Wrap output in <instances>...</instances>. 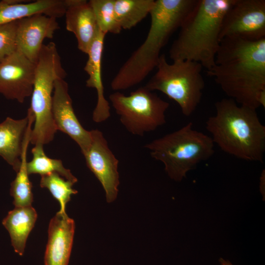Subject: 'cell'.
Here are the masks:
<instances>
[{
    "mask_svg": "<svg viewBox=\"0 0 265 265\" xmlns=\"http://www.w3.org/2000/svg\"><path fill=\"white\" fill-rule=\"evenodd\" d=\"M156 68V73L144 86L164 94L177 103L184 115L191 116L201 101L205 85L201 64L190 60L169 63L165 54H161Z\"/></svg>",
    "mask_w": 265,
    "mask_h": 265,
    "instance_id": "52a82bcc",
    "label": "cell"
},
{
    "mask_svg": "<svg viewBox=\"0 0 265 265\" xmlns=\"http://www.w3.org/2000/svg\"><path fill=\"white\" fill-rule=\"evenodd\" d=\"M235 0H197L187 15L169 51L172 61L198 62L207 70L214 65L225 14Z\"/></svg>",
    "mask_w": 265,
    "mask_h": 265,
    "instance_id": "277c9868",
    "label": "cell"
},
{
    "mask_svg": "<svg viewBox=\"0 0 265 265\" xmlns=\"http://www.w3.org/2000/svg\"><path fill=\"white\" fill-rule=\"evenodd\" d=\"M66 27L74 34L78 48L87 54L99 28L91 6L85 0H65Z\"/></svg>",
    "mask_w": 265,
    "mask_h": 265,
    "instance_id": "9a60e30c",
    "label": "cell"
},
{
    "mask_svg": "<svg viewBox=\"0 0 265 265\" xmlns=\"http://www.w3.org/2000/svg\"><path fill=\"white\" fill-rule=\"evenodd\" d=\"M36 63L16 51L0 62V93L23 103L32 94Z\"/></svg>",
    "mask_w": 265,
    "mask_h": 265,
    "instance_id": "8fae6325",
    "label": "cell"
},
{
    "mask_svg": "<svg viewBox=\"0 0 265 265\" xmlns=\"http://www.w3.org/2000/svg\"><path fill=\"white\" fill-rule=\"evenodd\" d=\"M155 0H114L117 21L122 29H130L148 14Z\"/></svg>",
    "mask_w": 265,
    "mask_h": 265,
    "instance_id": "44dd1931",
    "label": "cell"
},
{
    "mask_svg": "<svg viewBox=\"0 0 265 265\" xmlns=\"http://www.w3.org/2000/svg\"><path fill=\"white\" fill-rule=\"evenodd\" d=\"M197 0H155L151 24L143 43L131 54L112 80L110 86L119 91L141 82L157 67L161 49L179 28Z\"/></svg>",
    "mask_w": 265,
    "mask_h": 265,
    "instance_id": "7a4b0ae2",
    "label": "cell"
},
{
    "mask_svg": "<svg viewBox=\"0 0 265 265\" xmlns=\"http://www.w3.org/2000/svg\"><path fill=\"white\" fill-rule=\"evenodd\" d=\"M30 1L18 3L12 0L0 1V25L18 21L38 13L56 19L65 15V0H37Z\"/></svg>",
    "mask_w": 265,
    "mask_h": 265,
    "instance_id": "ac0fdd59",
    "label": "cell"
},
{
    "mask_svg": "<svg viewBox=\"0 0 265 265\" xmlns=\"http://www.w3.org/2000/svg\"><path fill=\"white\" fill-rule=\"evenodd\" d=\"M144 147L153 159L163 164L168 176L178 182L214 153L211 136L195 130L191 122L152 140Z\"/></svg>",
    "mask_w": 265,
    "mask_h": 265,
    "instance_id": "5b68a950",
    "label": "cell"
},
{
    "mask_svg": "<svg viewBox=\"0 0 265 265\" xmlns=\"http://www.w3.org/2000/svg\"><path fill=\"white\" fill-rule=\"evenodd\" d=\"M31 126H30L27 130L24 142L20 168L15 179L11 184L10 193L13 198V204L15 207L30 206L33 202L32 184L26 167L27 150L30 140Z\"/></svg>",
    "mask_w": 265,
    "mask_h": 265,
    "instance_id": "ffe728a7",
    "label": "cell"
},
{
    "mask_svg": "<svg viewBox=\"0 0 265 265\" xmlns=\"http://www.w3.org/2000/svg\"><path fill=\"white\" fill-rule=\"evenodd\" d=\"M235 38L258 41L265 38V0H235L225 14L220 41Z\"/></svg>",
    "mask_w": 265,
    "mask_h": 265,
    "instance_id": "9c48e42d",
    "label": "cell"
},
{
    "mask_svg": "<svg viewBox=\"0 0 265 265\" xmlns=\"http://www.w3.org/2000/svg\"><path fill=\"white\" fill-rule=\"evenodd\" d=\"M33 157L27 162L26 167L29 175L38 174L41 176L56 172L64 179L75 184L77 179L71 171L64 167L60 159H52L45 153L43 145H36L31 149Z\"/></svg>",
    "mask_w": 265,
    "mask_h": 265,
    "instance_id": "7402d4cb",
    "label": "cell"
},
{
    "mask_svg": "<svg viewBox=\"0 0 265 265\" xmlns=\"http://www.w3.org/2000/svg\"><path fill=\"white\" fill-rule=\"evenodd\" d=\"M119 121L131 134L142 136L165 124L169 104L145 86L126 95L116 91L109 96Z\"/></svg>",
    "mask_w": 265,
    "mask_h": 265,
    "instance_id": "ba28073f",
    "label": "cell"
},
{
    "mask_svg": "<svg viewBox=\"0 0 265 265\" xmlns=\"http://www.w3.org/2000/svg\"><path fill=\"white\" fill-rule=\"evenodd\" d=\"M37 217L31 206L15 207L8 212L2 224L8 231L14 251L22 256L27 237L33 229Z\"/></svg>",
    "mask_w": 265,
    "mask_h": 265,
    "instance_id": "d6986e66",
    "label": "cell"
},
{
    "mask_svg": "<svg viewBox=\"0 0 265 265\" xmlns=\"http://www.w3.org/2000/svg\"><path fill=\"white\" fill-rule=\"evenodd\" d=\"M98 28L105 34H119L122 29L119 26L114 11V0H90Z\"/></svg>",
    "mask_w": 265,
    "mask_h": 265,
    "instance_id": "cb8c5ba5",
    "label": "cell"
},
{
    "mask_svg": "<svg viewBox=\"0 0 265 265\" xmlns=\"http://www.w3.org/2000/svg\"><path fill=\"white\" fill-rule=\"evenodd\" d=\"M18 21L0 25V62L17 51Z\"/></svg>",
    "mask_w": 265,
    "mask_h": 265,
    "instance_id": "d4e9b609",
    "label": "cell"
},
{
    "mask_svg": "<svg viewBox=\"0 0 265 265\" xmlns=\"http://www.w3.org/2000/svg\"><path fill=\"white\" fill-rule=\"evenodd\" d=\"M74 184L56 172L41 176L40 183V186L47 188L58 201L60 205L59 211L62 212H66V205L71 200V195L78 193L72 187Z\"/></svg>",
    "mask_w": 265,
    "mask_h": 265,
    "instance_id": "603a6c76",
    "label": "cell"
},
{
    "mask_svg": "<svg viewBox=\"0 0 265 265\" xmlns=\"http://www.w3.org/2000/svg\"><path fill=\"white\" fill-rule=\"evenodd\" d=\"M66 76L55 44H43L36 63L29 107L34 116L30 140L33 145H44L53 139L57 129L52 113L53 93L55 80Z\"/></svg>",
    "mask_w": 265,
    "mask_h": 265,
    "instance_id": "8992f818",
    "label": "cell"
},
{
    "mask_svg": "<svg viewBox=\"0 0 265 265\" xmlns=\"http://www.w3.org/2000/svg\"><path fill=\"white\" fill-rule=\"evenodd\" d=\"M52 113L57 130L67 134L84 154L91 142L90 131L85 130L79 122L74 110L68 92V85L63 79L54 83L52 99Z\"/></svg>",
    "mask_w": 265,
    "mask_h": 265,
    "instance_id": "7c38bea8",
    "label": "cell"
},
{
    "mask_svg": "<svg viewBox=\"0 0 265 265\" xmlns=\"http://www.w3.org/2000/svg\"><path fill=\"white\" fill-rule=\"evenodd\" d=\"M106 35L99 29L87 53L88 57L84 67L88 75L86 86L95 88L97 92V104L92 114V119L96 123L104 122L110 116V107L105 98L102 77V55Z\"/></svg>",
    "mask_w": 265,
    "mask_h": 265,
    "instance_id": "2e32d148",
    "label": "cell"
},
{
    "mask_svg": "<svg viewBox=\"0 0 265 265\" xmlns=\"http://www.w3.org/2000/svg\"><path fill=\"white\" fill-rule=\"evenodd\" d=\"M206 72L238 104L265 107V38L222 39L214 65Z\"/></svg>",
    "mask_w": 265,
    "mask_h": 265,
    "instance_id": "6da1fadb",
    "label": "cell"
},
{
    "mask_svg": "<svg viewBox=\"0 0 265 265\" xmlns=\"http://www.w3.org/2000/svg\"><path fill=\"white\" fill-rule=\"evenodd\" d=\"M34 122V116L29 107L24 118L15 120L7 117L0 123V156L16 172L21 165L23 147L27 130Z\"/></svg>",
    "mask_w": 265,
    "mask_h": 265,
    "instance_id": "e0dca14e",
    "label": "cell"
},
{
    "mask_svg": "<svg viewBox=\"0 0 265 265\" xmlns=\"http://www.w3.org/2000/svg\"><path fill=\"white\" fill-rule=\"evenodd\" d=\"M215 113L206 122L214 145L238 159L263 162L265 152V126L256 110L239 105L230 98L215 103Z\"/></svg>",
    "mask_w": 265,
    "mask_h": 265,
    "instance_id": "3957f363",
    "label": "cell"
},
{
    "mask_svg": "<svg viewBox=\"0 0 265 265\" xmlns=\"http://www.w3.org/2000/svg\"><path fill=\"white\" fill-rule=\"evenodd\" d=\"M219 261L221 265H233L229 261L225 260L222 258H220Z\"/></svg>",
    "mask_w": 265,
    "mask_h": 265,
    "instance_id": "484cf974",
    "label": "cell"
},
{
    "mask_svg": "<svg viewBox=\"0 0 265 265\" xmlns=\"http://www.w3.org/2000/svg\"><path fill=\"white\" fill-rule=\"evenodd\" d=\"M74 231V220L58 211L49 223L45 265H68Z\"/></svg>",
    "mask_w": 265,
    "mask_h": 265,
    "instance_id": "5bb4252c",
    "label": "cell"
},
{
    "mask_svg": "<svg viewBox=\"0 0 265 265\" xmlns=\"http://www.w3.org/2000/svg\"><path fill=\"white\" fill-rule=\"evenodd\" d=\"M91 142L83 154L88 168L102 185L107 202L117 198L119 185L118 171L119 161L109 148L103 132L95 129L90 131Z\"/></svg>",
    "mask_w": 265,
    "mask_h": 265,
    "instance_id": "30bf717a",
    "label": "cell"
},
{
    "mask_svg": "<svg viewBox=\"0 0 265 265\" xmlns=\"http://www.w3.org/2000/svg\"><path fill=\"white\" fill-rule=\"evenodd\" d=\"M59 26L56 18L41 13L21 19L18 21L17 51L36 63L43 42L52 39Z\"/></svg>",
    "mask_w": 265,
    "mask_h": 265,
    "instance_id": "4fadbf2b",
    "label": "cell"
}]
</instances>
